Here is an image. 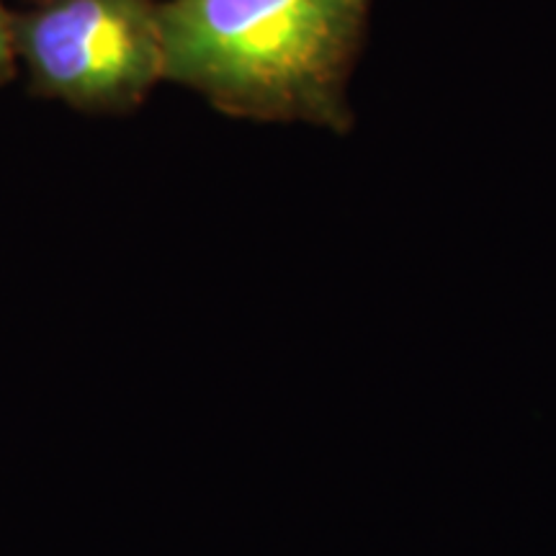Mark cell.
Wrapping results in <instances>:
<instances>
[{"label":"cell","instance_id":"6da1fadb","mask_svg":"<svg viewBox=\"0 0 556 556\" xmlns=\"http://www.w3.org/2000/svg\"><path fill=\"white\" fill-rule=\"evenodd\" d=\"M368 0H170L165 78L255 119L345 129V80Z\"/></svg>","mask_w":556,"mask_h":556},{"label":"cell","instance_id":"7a4b0ae2","mask_svg":"<svg viewBox=\"0 0 556 556\" xmlns=\"http://www.w3.org/2000/svg\"><path fill=\"white\" fill-rule=\"evenodd\" d=\"M13 45L41 86L73 103L119 106L165 78L152 0H58L13 24Z\"/></svg>","mask_w":556,"mask_h":556},{"label":"cell","instance_id":"3957f363","mask_svg":"<svg viewBox=\"0 0 556 556\" xmlns=\"http://www.w3.org/2000/svg\"><path fill=\"white\" fill-rule=\"evenodd\" d=\"M13 50H16V45H13V21L3 9V0H0V75L11 67Z\"/></svg>","mask_w":556,"mask_h":556}]
</instances>
